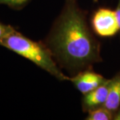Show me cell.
I'll use <instances>...</instances> for the list:
<instances>
[{
	"label": "cell",
	"mask_w": 120,
	"mask_h": 120,
	"mask_svg": "<svg viewBox=\"0 0 120 120\" xmlns=\"http://www.w3.org/2000/svg\"><path fill=\"white\" fill-rule=\"evenodd\" d=\"M104 107L113 113L120 107V72L110 79L108 95Z\"/></svg>",
	"instance_id": "8992f818"
},
{
	"label": "cell",
	"mask_w": 120,
	"mask_h": 120,
	"mask_svg": "<svg viewBox=\"0 0 120 120\" xmlns=\"http://www.w3.org/2000/svg\"><path fill=\"white\" fill-rule=\"evenodd\" d=\"M113 120H120V107L113 113Z\"/></svg>",
	"instance_id": "8fae6325"
},
{
	"label": "cell",
	"mask_w": 120,
	"mask_h": 120,
	"mask_svg": "<svg viewBox=\"0 0 120 120\" xmlns=\"http://www.w3.org/2000/svg\"><path fill=\"white\" fill-rule=\"evenodd\" d=\"M93 30L102 38H109L120 32L116 11L108 8L98 9L91 19Z\"/></svg>",
	"instance_id": "3957f363"
},
{
	"label": "cell",
	"mask_w": 120,
	"mask_h": 120,
	"mask_svg": "<svg viewBox=\"0 0 120 120\" xmlns=\"http://www.w3.org/2000/svg\"><path fill=\"white\" fill-rule=\"evenodd\" d=\"M116 13L117 18V21L120 26V0L117 1V8L116 9Z\"/></svg>",
	"instance_id": "30bf717a"
},
{
	"label": "cell",
	"mask_w": 120,
	"mask_h": 120,
	"mask_svg": "<svg viewBox=\"0 0 120 120\" xmlns=\"http://www.w3.org/2000/svg\"><path fill=\"white\" fill-rule=\"evenodd\" d=\"M98 0H94V1H98Z\"/></svg>",
	"instance_id": "7c38bea8"
},
{
	"label": "cell",
	"mask_w": 120,
	"mask_h": 120,
	"mask_svg": "<svg viewBox=\"0 0 120 120\" xmlns=\"http://www.w3.org/2000/svg\"><path fill=\"white\" fill-rule=\"evenodd\" d=\"M110 79L98 88L83 95L82 107L84 112H88L91 109L104 106L109 92Z\"/></svg>",
	"instance_id": "5b68a950"
},
{
	"label": "cell",
	"mask_w": 120,
	"mask_h": 120,
	"mask_svg": "<svg viewBox=\"0 0 120 120\" xmlns=\"http://www.w3.org/2000/svg\"><path fill=\"white\" fill-rule=\"evenodd\" d=\"M87 120H112L113 119V113L105 107H98L87 112Z\"/></svg>",
	"instance_id": "52a82bcc"
},
{
	"label": "cell",
	"mask_w": 120,
	"mask_h": 120,
	"mask_svg": "<svg viewBox=\"0 0 120 120\" xmlns=\"http://www.w3.org/2000/svg\"><path fill=\"white\" fill-rule=\"evenodd\" d=\"M12 26H7L1 23L0 22V42L10 32V31L13 29Z\"/></svg>",
	"instance_id": "9c48e42d"
},
{
	"label": "cell",
	"mask_w": 120,
	"mask_h": 120,
	"mask_svg": "<svg viewBox=\"0 0 120 120\" xmlns=\"http://www.w3.org/2000/svg\"><path fill=\"white\" fill-rule=\"evenodd\" d=\"M0 45L30 60L60 81L69 80L58 67L47 45L35 41L13 28L0 42Z\"/></svg>",
	"instance_id": "7a4b0ae2"
},
{
	"label": "cell",
	"mask_w": 120,
	"mask_h": 120,
	"mask_svg": "<svg viewBox=\"0 0 120 120\" xmlns=\"http://www.w3.org/2000/svg\"><path fill=\"white\" fill-rule=\"evenodd\" d=\"M47 45L56 60L71 70L82 71L101 61L99 45L75 0H66Z\"/></svg>",
	"instance_id": "6da1fadb"
},
{
	"label": "cell",
	"mask_w": 120,
	"mask_h": 120,
	"mask_svg": "<svg viewBox=\"0 0 120 120\" xmlns=\"http://www.w3.org/2000/svg\"><path fill=\"white\" fill-rule=\"evenodd\" d=\"M31 0H0V5H6L14 9H21Z\"/></svg>",
	"instance_id": "ba28073f"
},
{
	"label": "cell",
	"mask_w": 120,
	"mask_h": 120,
	"mask_svg": "<svg viewBox=\"0 0 120 120\" xmlns=\"http://www.w3.org/2000/svg\"><path fill=\"white\" fill-rule=\"evenodd\" d=\"M107 80L101 75L88 69L80 71L73 77H69V81L83 95L98 88Z\"/></svg>",
	"instance_id": "277c9868"
}]
</instances>
